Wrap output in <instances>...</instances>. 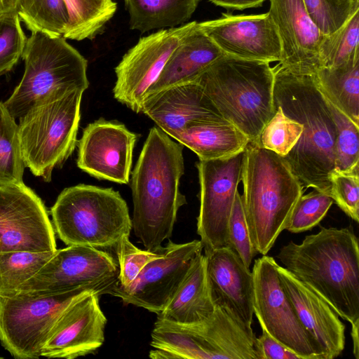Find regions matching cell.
<instances>
[{
  "instance_id": "obj_1",
  "label": "cell",
  "mask_w": 359,
  "mask_h": 359,
  "mask_svg": "<svg viewBox=\"0 0 359 359\" xmlns=\"http://www.w3.org/2000/svg\"><path fill=\"white\" fill-rule=\"evenodd\" d=\"M273 69L274 106L303 126L295 146L283 158L303 187L330 195L337 133L330 103L313 74L293 72L280 63Z\"/></svg>"
},
{
  "instance_id": "obj_2",
  "label": "cell",
  "mask_w": 359,
  "mask_h": 359,
  "mask_svg": "<svg viewBox=\"0 0 359 359\" xmlns=\"http://www.w3.org/2000/svg\"><path fill=\"white\" fill-rule=\"evenodd\" d=\"M184 172L183 147L158 127L150 129L132 172V229L146 250L156 251L172 233Z\"/></svg>"
},
{
  "instance_id": "obj_3",
  "label": "cell",
  "mask_w": 359,
  "mask_h": 359,
  "mask_svg": "<svg viewBox=\"0 0 359 359\" xmlns=\"http://www.w3.org/2000/svg\"><path fill=\"white\" fill-rule=\"evenodd\" d=\"M277 258L340 318L359 324V246L351 227H321L283 245Z\"/></svg>"
},
{
  "instance_id": "obj_4",
  "label": "cell",
  "mask_w": 359,
  "mask_h": 359,
  "mask_svg": "<svg viewBox=\"0 0 359 359\" xmlns=\"http://www.w3.org/2000/svg\"><path fill=\"white\" fill-rule=\"evenodd\" d=\"M241 180L251 242L257 254L266 255L286 229L303 194L302 184L283 157L250 142L245 149Z\"/></svg>"
},
{
  "instance_id": "obj_5",
  "label": "cell",
  "mask_w": 359,
  "mask_h": 359,
  "mask_svg": "<svg viewBox=\"0 0 359 359\" xmlns=\"http://www.w3.org/2000/svg\"><path fill=\"white\" fill-rule=\"evenodd\" d=\"M269 64L223 53L193 81L221 116L255 144L276 110Z\"/></svg>"
},
{
  "instance_id": "obj_6",
  "label": "cell",
  "mask_w": 359,
  "mask_h": 359,
  "mask_svg": "<svg viewBox=\"0 0 359 359\" xmlns=\"http://www.w3.org/2000/svg\"><path fill=\"white\" fill-rule=\"evenodd\" d=\"M66 39L41 32H31L27 37L21 57L23 76L4 102L15 118L52 96L88 88V62Z\"/></svg>"
},
{
  "instance_id": "obj_7",
  "label": "cell",
  "mask_w": 359,
  "mask_h": 359,
  "mask_svg": "<svg viewBox=\"0 0 359 359\" xmlns=\"http://www.w3.org/2000/svg\"><path fill=\"white\" fill-rule=\"evenodd\" d=\"M149 358L154 359H257L252 327L215 305L199 322L181 324L157 318Z\"/></svg>"
},
{
  "instance_id": "obj_8",
  "label": "cell",
  "mask_w": 359,
  "mask_h": 359,
  "mask_svg": "<svg viewBox=\"0 0 359 359\" xmlns=\"http://www.w3.org/2000/svg\"><path fill=\"white\" fill-rule=\"evenodd\" d=\"M50 213L55 232L67 246L115 247L132 229L128 205L112 188L83 184L66 188Z\"/></svg>"
},
{
  "instance_id": "obj_9",
  "label": "cell",
  "mask_w": 359,
  "mask_h": 359,
  "mask_svg": "<svg viewBox=\"0 0 359 359\" xmlns=\"http://www.w3.org/2000/svg\"><path fill=\"white\" fill-rule=\"evenodd\" d=\"M83 91L76 90L44 100L19 118L18 134L25 167L46 182L77 143Z\"/></svg>"
},
{
  "instance_id": "obj_10",
  "label": "cell",
  "mask_w": 359,
  "mask_h": 359,
  "mask_svg": "<svg viewBox=\"0 0 359 359\" xmlns=\"http://www.w3.org/2000/svg\"><path fill=\"white\" fill-rule=\"evenodd\" d=\"M82 287L66 292L0 298V341L14 358H39L48 334L73 302L91 292Z\"/></svg>"
},
{
  "instance_id": "obj_11",
  "label": "cell",
  "mask_w": 359,
  "mask_h": 359,
  "mask_svg": "<svg viewBox=\"0 0 359 359\" xmlns=\"http://www.w3.org/2000/svg\"><path fill=\"white\" fill-rule=\"evenodd\" d=\"M277 264L266 255L255 259L252 267L253 313L262 332L303 359H323L320 348L301 323L282 286Z\"/></svg>"
},
{
  "instance_id": "obj_12",
  "label": "cell",
  "mask_w": 359,
  "mask_h": 359,
  "mask_svg": "<svg viewBox=\"0 0 359 359\" xmlns=\"http://www.w3.org/2000/svg\"><path fill=\"white\" fill-rule=\"evenodd\" d=\"M118 276V266L107 252L85 245H68L53 256L18 290L17 295H37L82 287L104 290Z\"/></svg>"
},
{
  "instance_id": "obj_13",
  "label": "cell",
  "mask_w": 359,
  "mask_h": 359,
  "mask_svg": "<svg viewBox=\"0 0 359 359\" xmlns=\"http://www.w3.org/2000/svg\"><path fill=\"white\" fill-rule=\"evenodd\" d=\"M245 150L229 157L199 160L197 233L204 252L228 246V224L242 180Z\"/></svg>"
},
{
  "instance_id": "obj_14",
  "label": "cell",
  "mask_w": 359,
  "mask_h": 359,
  "mask_svg": "<svg viewBox=\"0 0 359 359\" xmlns=\"http://www.w3.org/2000/svg\"><path fill=\"white\" fill-rule=\"evenodd\" d=\"M196 22L159 29L141 37L115 68L114 98L133 111L141 112L147 90L157 79L182 38Z\"/></svg>"
},
{
  "instance_id": "obj_15",
  "label": "cell",
  "mask_w": 359,
  "mask_h": 359,
  "mask_svg": "<svg viewBox=\"0 0 359 359\" xmlns=\"http://www.w3.org/2000/svg\"><path fill=\"white\" fill-rule=\"evenodd\" d=\"M202 250L200 240L181 244L169 241L163 247V255L149 262L129 285L121 286L115 281L104 294L158 315L175 294L194 258Z\"/></svg>"
},
{
  "instance_id": "obj_16",
  "label": "cell",
  "mask_w": 359,
  "mask_h": 359,
  "mask_svg": "<svg viewBox=\"0 0 359 359\" xmlns=\"http://www.w3.org/2000/svg\"><path fill=\"white\" fill-rule=\"evenodd\" d=\"M57 250L55 230L41 199L25 184L0 185V252Z\"/></svg>"
},
{
  "instance_id": "obj_17",
  "label": "cell",
  "mask_w": 359,
  "mask_h": 359,
  "mask_svg": "<svg viewBox=\"0 0 359 359\" xmlns=\"http://www.w3.org/2000/svg\"><path fill=\"white\" fill-rule=\"evenodd\" d=\"M137 134L116 121L88 124L78 141L77 166L100 180L128 184Z\"/></svg>"
},
{
  "instance_id": "obj_18",
  "label": "cell",
  "mask_w": 359,
  "mask_h": 359,
  "mask_svg": "<svg viewBox=\"0 0 359 359\" xmlns=\"http://www.w3.org/2000/svg\"><path fill=\"white\" fill-rule=\"evenodd\" d=\"M198 23L225 54L269 63L281 61L280 39L269 12L259 15L223 13L218 19Z\"/></svg>"
},
{
  "instance_id": "obj_19",
  "label": "cell",
  "mask_w": 359,
  "mask_h": 359,
  "mask_svg": "<svg viewBox=\"0 0 359 359\" xmlns=\"http://www.w3.org/2000/svg\"><path fill=\"white\" fill-rule=\"evenodd\" d=\"M98 292L79 298L60 316L41 349V356L73 359L93 353L104 341L107 318Z\"/></svg>"
},
{
  "instance_id": "obj_20",
  "label": "cell",
  "mask_w": 359,
  "mask_h": 359,
  "mask_svg": "<svg viewBox=\"0 0 359 359\" xmlns=\"http://www.w3.org/2000/svg\"><path fill=\"white\" fill-rule=\"evenodd\" d=\"M268 11L281 42L279 62L293 72L314 74L320 67L318 48L324 36L311 20L303 0H269Z\"/></svg>"
},
{
  "instance_id": "obj_21",
  "label": "cell",
  "mask_w": 359,
  "mask_h": 359,
  "mask_svg": "<svg viewBox=\"0 0 359 359\" xmlns=\"http://www.w3.org/2000/svg\"><path fill=\"white\" fill-rule=\"evenodd\" d=\"M282 286L308 333L320 348L323 359L339 356L345 347L346 327L336 311L321 297L277 264Z\"/></svg>"
},
{
  "instance_id": "obj_22",
  "label": "cell",
  "mask_w": 359,
  "mask_h": 359,
  "mask_svg": "<svg viewBox=\"0 0 359 359\" xmlns=\"http://www.w3.org/2000/svg\"><path fill=\"white\" fill-rule=\"evenodd\" d=\"M210 292L215 305L229 310L251 327L253 317V276L230 247L204 253Z\"/></svg>"
},
{
  "instance_id": "obj_23",
  "label": "cell",
  "mask_w": 359,
  "mask_h": 359,
  "mask_svg": "<svg viewBox=\"0 0 359 359\" xmlns=\"http://www.w3.org/2000/svg\"><path fill=\"white\" fill-rule=\"evenodd\" d=\"M141 112L172 138L192 122L226 121L195 82L176 85L144 97Z\"/></svg>"
},
{
  "instance_id": "obj_24",
  "label": "cell",
  "mask_w": 359,
  "mask_h": 359,
  "mask_svg": "<svg viewBox=\"0 0 359 359\" xmlns=\"http://www.w3.org/2000/svg\"><path fill=\"white\" fill-rule=\"evenodd\" d=\"M223 53L196 22L171 53L144 98L176 85L193 82Z\"/></svg>"
},
{
  "instance_id": "obj_25",
  "label": "cell",
  "mask_w": 359,
  "mask_h": 359,
  "mask_svg": "<svg viewBox=\"0 0 359 359\" xmlns=\"http://www.w3.org/2000/svg\"><path fill=\"white\" fill-rule=\"evenodd\" d=\"M206 272V258L198 253L175 294L157 318L188 324L199 322L214 311Z\"/></svg>"
},
{
  "instance_id": "obj_26",
  "label": "cell",
  "mask_w": 359,
  "mask_h": 359,
  "mask_svg": "<svg viewBox=\"0 0 359 359\" xmlns=\"http://www.w3.org/2000/svg\"><path fill=\"white\" fill-rule=\"evenodd\" d=\"M173 139L188 147L199 160L226 158L245 150L250 140L228 121L192 122Z\"/></svg>"
},
{
  "instance_id": "obj_27",
  "label": "cell",
  "mask_w": 359,
  "mask_h": 359,
  "mask_svg": "<svg viewBox=\"0 0 359 359\" xmlns=\"http://www.w3.org/2000/svg\"><path fill=\"white\" fill-rule=\"evenodd\" d=\"M313 76L325 99L359 126V57L336 67H321Z\"/></svg>"
},
{
  "instance_id": "obj_28",
  "label": "cell",
  "mask_w": 359,
  "mask_h": 359,
  "mask_svg": "<svg viewBox=\"0 0 359 359\" xmlns=\"http://www.w3.org/2000/svg\"><path fill=\"white\" fill-rule=\"evenodd\" d=\"M200 0H124L132 30L145 33L187 23Z\"/></svg>"
},
{
  "instance_id": "obj_29",
  "label": "cell",
  "mask_w": 359,
  "mask_h": 359,
  "mask_svg": "<svg viewBox=\"0 0 359 359\" xmlns=\"http://www.w3.org/2000/svg\"><path fill=\"white\" fill-rule=\"evenodd\" d=\"M68 23L63 36L82 41L94 39L114 16L117 4L113 0H64Z\"/></svg>"
},
{
  "instance_id": "obj_30",
  "label": "cell",
  "mask_w": 359,
  "mask_h": 359,
  "mask_svg": "<svg viewBox=\"0 0 359 359\" xmlns=\"http://www.w3.org/2000/svg\"><path fill=\"white\" fill-rule=\"evenodd\" d=\"M55 252H1L0 298L15 296L19 287L34 276Z\"/></svg>"
},
{
  "instance_id": "obj_31",
  "label": "cell",
  "mask_w": 359,
  "mask_h": 359,
  "mask_svg": "<svg viewBox=\"0 0 359 359\" xmlns=\"http://www.w3.org/2000/svg\"><path fill=\"white\" fill-rule=\"evenodd\" d=\"M17 13L31 32L62 36L68 23L64 0H20Z\"/></svg>"
},
{
  "instance_id": "obj_32",
  "label": "cell",
  "mask_w": 359,
  "mask_h": 359,
  "mask_svg": "<svg viewBox=\"0 0 359 359\" xmlns=\"http://www.w3.org/2000/svg\"><path fill=\"white\" fill-rule=\"evenodd\" d=\"M358 57L359 8L338 29L330 34H324L318 48L320 67H336Z\"/></svg>"
},
{
  "instance_id": "obj_33",
  "label": "cell",
  "mask_w": 359,
  "mask_h": 359,
  "mask_svg": "<svg viewBox=\"0 0 359 359\" xmlns=\"http://www.w3.org/2000/svg\"><path fill=\"white\" fill-rule=\"evenodd\" d=\"M25 168L18 124L0 102V185L24 184Z\"/></svg>"
},
{
  "instance_id": "obj_34",
  "label": "cell",
  "mask_w": 359,
  "mask_h": 359,
  "mask_svg": "<svg viewBox=\"0 0 359 359\" xmlns=\"http://www.w3.org/2000/svg\"><path fill=\"white\" fill-rule=\"evenodd\" d=\"M273 116L265 125L257 144L285 157L299 139L302 123L287 116L280 107H275Z\"/></svg>"
},
{
  "instance_id": "obj_35",
  "label": "cell",
  "mask_w": 359,
  "mask_h": 359,
  "mask_svg": "<svg viewBox=\"0 0 359 359\" xmlns=\"http://www.w3.org/2000/svg\"><path fill=\"white\" fill-rule=\"evenodd\" d=\"M330 105L337 130L334 170L359 172V126L330 103Z\"/></svg>"
},
{
  "instance_id": "obj_36",
  "label": "cell",
  "mask_w": 359,
  "mask_h": 359,
  "mask_svg": "<svg viewBox=\"0 0 359 359\" xmlns=\"http://www.w3.org/2000/svg\"><path fill=\"white\" fill-rule=\"evenodd\" d=\"M311 20L323 34L338 29L359 8V0H303Z\"/></svg>"
},
{
  "instance_id": "obj_37",
  "label": "cell",
  "mask_w": 359,
  "mask_h": 359,
  "mask_svg": "<svg viewBox=\"0 0 359 359\" xmlns=\"http://www.w3.org/2000/svg\"><path fill=\"white\" fill-rule=\"evenodd\" d=\"M333 202L330 195L315 189L308 194H302L292 210L285 229L295 233L311 230L321 222Z\"/></svg>"
},
{
  "instance_id": "obj_38",
  "label": "cell",
  "mask_w": 359,
  "mask_h": 359,
  "mask_svg": "<svg viewBox=\"0 0 359 359\" xmlns=\"http://www.w3.org/2000/svg\"><path fill=\"white\" fill-rule=\"evenodd\" d=\"M27 36L15 13L0 22V76L10 72L22 57Z\"/></svg>"
},
{
  "instance_id": "obj_39",
  "label": "cell",
  "mask_w": 359,
  "mask_h": 359,
  "mask_svg": "<svg viewBox=\"0 0 359 359\" xmlns=\"http://www.w3.org/2000/svg\"><path fill=\"white\" fill-rule=\"evenodd\" d=\"M118 262V276L116 283L121 286L129 285L142 269L151 261L163 255V247L156 251L140 250L123 236L116 245Z\"/></svg>"
},
{
  "instance_id": "obj_40",
  "label": "cell",
  "mask_w": 359,
  "mask_h": 359,
  "mask_svg": "<svg viewBox=\"0 0 359 359\" xmlns=\"http://www.w3.org/2000/svg\"><path fill=\"white\" fill-rule=\"evenodd\" d=\"M330 196L350 218L359 222V172L334 170L330 178Z\"/></svg>"
},
{
  "instance_id": "obj_41",
  "label": "cell",
  "mask_w": 359,
  "mask_h": 359,
  "mask_svg": "<svg viewBox=\"0 0 359 359\" xmlns=\"http://www.w3.org/2000/svg\"><path fill=\"white\" fill-rule=\"evenodd\" d=\"M228 246L232 248L245 265L250 268L257 252L251 242L242 198L238 191L236 196L228 224Z\"/></svg>"
},
{
  "instance_id": "obj_42",
  "label": "cell",
  "mask_w": 359,
  "mask_h": 359,
  "mask_svg": "<svg viewBox=\"0 0 359 359\" xmlns=\"http://www.w3.org/2000/svg\"><path fill=\"white\" fill-rule=\"evenodd\" d=\"M255 351L257 359H303L264 332L256 338Z\"/></svg>"
},
{
  "instance_id": "obj_43",
  "label": "cell",
  "mask_w": 359,
  "mask_h": 359,
  "mask_svg": "<svg viewBox=\"0 0 359 359\" xmlns=\"http://www.w3.org/2000/svg\"><path fill=\"white\" fill-rule=\"evenodd\" d=\"M216 6L227 10L242 11L262 6L266 0H210Z\"/></svg>"
},
{
  "instance_id": "obj_44",
  "label": "cell",
  "mask_w": 359,
  "mask_h": 359,
  "mask_svg": "<svg viewBox=\"0 0 359 359\" xmlns=\"http://www.w3.org/2000/svg\"><path fill=\"white\" fill-rule=\"evenodd\" d=\"M20 0H0V17L17 13Z\"/></svg>"
},
{
  "instance_id": "obj_45",
  "label": "cell",
  "mask_w": 359,
  "mask_h": 359,
  "mask_svg": "<svg viewBox=\"0 0 359 359\" xmlns=\"http://www.w3.org/2000/svg\"><path fill=\"white\" fill-rule=\"evenodd\" d=\"M359 324L351 325V335L353 340V353L356 359L359 358V339H358Z\"/></svg>"
},
{
  "instance_id": "obj_46",
  "label": "cell",
  "mask_w": 359,
  "mask_h": 359,
  "mask_svg": "<svg viewBox=\"0 0 359 359\" xmlns=\"http://www.w3.org/2000/svg\"><path fill=\"white\" fill-rule=\"evenodd\" d=\"M4 17H5V16L0 17V22H1V20H2V18H3Z\"/></svg>"
},
{
  "instance_id": "obj_47",
  "label": "cell",
  "mask_w": 359,
  "mask_h": 359,
  "mask_svg": "<svg viewBox=\"0 0 359 359\" xmlns=\"http://www.w3.org/2000/svg\"><path fill=\"white\" fill-rule=\"evenodd\" d=\"M343 1H346V0H343Z\"/></svg>"
}]
</instances>
